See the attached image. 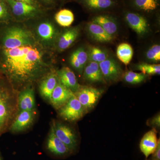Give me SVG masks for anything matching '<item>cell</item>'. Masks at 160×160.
<instances>
[{"label":"cell","mask_w":160,"mask_h":160,"mask_svg":"<svg viewBox=\"0 0 160 160\" xmlns=\"http://www.w3.org/2000/svg\"><path fill=\"white\" fill-rule=\"evenodd\" d=\"M38 42L9 49H0V70L14 87L29 85L47 72L49 65Z\"/></svg>","instance_id":"6da1fadb"},{"label":"cell","mask_w":160,"mask_h":160,"mask_svg":"<svg viewBox=\"0 0 160 160\" xmlns=\"http://www.w3.org/2000/svg\"><path fill=\"white\" fill-rule=\"evenodd\" d=\"M17 111V98L15 93L0 78V135L9 128Z\"/></svg>","instance_id":"7a4b0ae2"},{"label":"cell","mask_w":160,"mask_h":160,"mask_svg":"<svg viewBox=\"0 0 160 160\" xmlns=\"http://www.w3.org/2000/svg\"><path fill=\"white\" fill-rule=\"evenodd\" d=\"M34 36L29 30L19 26L6 28L0 37V49H9L37 43Z\"/></svg>","instance_id":"3957f363"},{"label":"cell","mask_w":160,"mask_h":160,"mask_svg":"<svg viewBox=\"0 0 160 160\" xmlns=\"http://www.w3.org/2000/svg\"><path fill=\"white\" fill-rule=\"evenodd\" d=\"M12 16L17 19L25 20L37 17L43 12L42 7H38L13 0H6Z\"/></svg>","instance_id":"277c9868"},{"label":"cell","mask_w":160,"mask_h":160,"mask_svg":"<svg viewBox=\"0 0 160 160\" xmlns=\"http://www.w3.org/2000/svg\"><path fill=\"white\" fill-rule=\"evenodd\" d=\"M122 13L126 22L137 34L143 36L149 32V22L142 13L129 8L125 9Z\"/></svg>","instance_id":"5b68a950"},{"label":"cell","mask_w":160,"mask_h":160,"mask_svg":"<svg viewBox=\"0 0 160 160\" xmlns=\"http://www.w3.org/2000/svg\"><path fill=\"white\" fill-rule=\"evenodd\" d=\"M103 93L101 89L91 86H80L74 95L88 112L97 105Z\"/></svg>","instance_id":"8992f818"},{"label":"cell","mask_w":160,"mask_h":160,"mask_svg":"<svg viewBox=\"0 0 160 160\" xmlns=\"http://www.w3.org/2000/svg\"><path fill=\"white\" fill-rule=\"evenodd\" d=\"M87 113L75 95L58 110V113L60 117L70 122H76L81 119Z\"/></svg>","instance_id":"52a82bcc"},{"label":"cell","mask_w":160,"mask_h":160,"mask_svg":"<svg viewBox=\"0 0 160 160\" xmlns=\"http://www.w3.org/2000/svg\"><path fill=\"white\" fill-rule=\"evenodd\" d=\"M55 134L68 148L72 153L75 152L78 147L77 137L69 126L59 122H54L51 125Z\"/></svg>","instance_id":"ba28073f"},{"label":"cell","mask_w":160,"mask_h":160,"mask_svg":"<svg viewBox=\"0 0 160 160\" xmlns=\"http://www.w3.org/2000/svg\"><path fill=\"white\" fill-rule=\"evenodd\" d=\"M77 2L87 11L98 14L113 10L120 5L119 0H77Z\"/></svg>","instance_id":"9c48e42d"},{"label":"cell","mask_w":160,"mask_h":160,"mask_svg":"<svg viewBox=\"0 0 160 160\" xmlns=\"http://www.w3.org/2000/svg\"><path fill=\"white\" fill-rule=\"evenodd\" d=\"M46 151L54 157H66L72 154L69 148L56 136L51 126L49 136L45 144Z\"/></svg>","instance_id":"30bf717a"},{"label":"cell","mask_w":160,"mask_h":160,"mask_svg":"<svg viewBox=\"0 0 160 160\" xmlns=\"http://www.w3.org/2000/svg\"><path fill=\"white\" fill-rule=\"evenodd\" d=\"M105 82H118L122 75L123 71L119 63L114 59L108 58L99 64Z\"/></svg>","instance_id":"8fae6325"},{"label":"cell","mask_w":160,"mask_h":160,"mask_svg":"<svg viewBox=\"0 0 160 160\" xmlns=\"http://www.w3.org/2000/svg\"><path fill=\"white\" fill-rule=\"evenodd\" d=\"M35 118L34 111L18 112L9 127V129L12 132H19L25 131L32 126Z\"/></svg>","instance_id":"7c38bea8"},{"label":"cell","mask_w":160,"mask_h":160,"mask_svg":"<svg viewBox=\"0 0 160 160\" xmlns=\"http://www.w3.org/2000/svg\"><path fill=\"white\" fill-rule=\"evenodd\" d=\"M74 93L62 85L59 81L52 92L50 103L56 110H58L65 105Z\"/></svg>","instance_id":"4fadbf2b"},{"label":"cell","mask_w":160,"mask_h":160,"mask_svg":"<svg viewBox=\"0 0 160 160\" xmlns=\"http://www.w3.org/2000/svg\"><path fill=\"white\" fill-rule=\"evenodd\" d=\"M18 112L21 111H34L36 109L34 89L29 86L20 92L17 99Z\"/></svg>","instance_id":"5bb4252c"},{"label":"cell","mask_w":160,"mask_h":160,"mask_svg":"<svg viewBox=\"0 0 160 160\" xmlns=\"http://www.w3.org/2000/svg\"><path fill=\"white\" fill-rule=\"evenodd\" d=\"M59 79L56 72H50L42 79L39 86V90L42 98L50 102L52 92L58 83Z\"/></svg>","instance_id":"9a60e30c"},{"label":"cell","mask_w":160,"mask_h":160,"mask_svg":"<svg viewBox=\"0 0 160 160\" xmlns=\"http://www.w3.org/2000/svg\"><path fill=\"white\" fill-rule=\"evenodd\" d=\"M91 22L99 25L113 37L114 38V36L117 33L118 26L116 18L109 13L104 12L96 14L92 18Z\"/></svg>","instance_id":"2e32d148"},{"label":"cell","mask_w":160,"mask_h":160,"mask_svg":"<svg viewBox=\"0 0 160 160\" xmlns=\"http://www.w3.org/2000/svg\"><path fill=\"white\" fill-rule=\"evenodd\" d=\"M36 32L40 41L46 45L53 42L57 37L56 28L49 21L40 23L37 27Z\"/></svg>","instance_id":"e0dca14e"},{"label":"cell","mask_w":160,"mask_h":160,"mask_svg":"<svg viewBox=\"0 0 160 160\" xmlns=\"http://www.w3.org/2000/svg\"><path fill=\"white\" fill-rule=\"evenodd\" d=\"M80 32V28L78 26L71 27L63 32L58 39V50L62 52L69 48L77 39Z\"/></svg>","instance_id":"ac0fdd59"},{"label":"cell","mask_w":160,"mask_h":160,"mask_svg":"<svg viewBox=\"0 0 160 160\" xmlns=\"http://www.w3.org/2000/svg\"><path fill=\"white\" fill-rule=\"evenodd\" d=\"M157 131L155 128L149 130L143 136L140 143L141 152L147 158L153 153L158 144Z\"/></svg>","instance_id":"d6986e66"},{"label":"cell","mask_w":160,"mask_h":160,"mask_svg":"<svg viewBox=\"0 0 160 160\" xmlns=\"http://www.w3.org/2000/svg\"><path fill=\"white\" fill-rule=\"evenodd\" d=\"M56 72L60 82L73 93H75L79 89L81 86L76 76L69 67H63Z\"/></svg>","instance_id":"ffe728a7"},{"label":"cell","mask_w":160,"mask_h":160,"mask_svg":"<svg viewBox=\"0 0 160 160\" xmlns=\"http://www.w3.org/2000/svg\"><path fill=\"white\" fill-rule=\"evenodd\" d=\"M129 9L142 13H152L158 9L160 0H129Z\"/></svg>","instance_id":"44dd1931"},{"label":"cell","mask_w":160,"mask_h":160,"mask_svg":"<svg viewBox=\"0 0 160 160\" xmlns=\"http://www.w3.org/2000/svg\"><path fill=\"white\" fill-rule=\"evenodd\" d=\"M88 62V51L83 47H79L73 51L69 58L70 65L80 74H82Z\"/></svg>","instance_id":"7402d4cb"},{"label":"cell","mask_w":160,"mask_h":160,"mask_svg":"<svg viewBox=\"0 0 160 160\" xmlns=\"http://www.w3.org/2000/svg\"><path fill=\"white\" fill-rule=\"evenodd\" d=\"M84 79L90 83H103L105 81L98 63L88 61L83 72Z\"/></svg>","instance_id":"603a6c76"},{"label":"cell","mask_w":160,"mask_h":160,"mask_svg":"<svg viewBox=\"0 0 160 160\" xmlns=\"http://www.w3.org/2000/svg\"><path fill=\"white\" fill-rule=\"evenodd\" d=\"M86 29L92 38L98 42L109 43L114 39V38L108 34L101 26L91 21L87 23Z\"/></svg>","instance_id":"cb8c5ba5"},{"label":"cell","mask_w":160,"mask_h":160,"mask_svg":"<svg viewBox=\"0 0 160 160\" xmlns=\"http://www.w3.org/2000/svg\"><path fill=\"white\" fill-rule=\"evenodd\" d=\"M54 19L59 26L68 27L74 22V15L72 12L69 9H61L55 14Z\"/></svg>","instance_id":"d4e9b609"},{"label":"cell","mask_w":160,"mask_h":160,"mask_svg":"<svg viewBox=\"0 0 160 160\" xmlns=\"http://www.w3.org/2000/svg\"><path fill=\"white\" fill-rule=\"evenodd\" d=\"M133 55V49L131 45L128 43H121L118 46L117 49V57L122 63L126 66L131 62Z\"/></svg>","instance_id":"484cf974"},{"label":"cell","mask_w":160,"mask_h":160,"mask_svg":"<svg viewBox=\"0 0 160 160\" xmlns=\"http://www.w3.org/2000/svg\"><path fill=\"white\" fill-rule=\"evenodd\" d=\"M88 61L95 62L98 64L109 58L107 52L96 46L90 47L88 51Z\"/></svg>","instance_id":"4316f807"},{"label":"cell","mask_w":160,"mask_h":160,"mask_svg":"<svg viewBox=\"0 0 160 160\" xmlns=\"http://www.w3.org/2000/svg\"><path fill=\"white\" fill-rule=\"evenodd\" d=\"M136 69L146 75H160V64H150L142 62L137 64Z\"/></svg>","instance_id":"83f0119b"},{"label":"cell","mask_w":160,"mask_h":160,"mask_svg":"<svg viewBox=\"0 0 160 160\" xmlns=\"http://www.w3.org/2000/svg\"><path fill=\"white\" fill-rule=\"evenodd\" d=\"M147 77V75L142 72L138 73L131 71L126 72L123 75L125 82L133 85L142 82L146 80Z\"/></svg>","instance_id":"f1b7e54d"},{"label":"cell","mask_w":160,"mask_h":160,"mask_svg":"<svg viewBox=\"0 0 160 160\" xmlns=\"http://www.w3.org/2000/svg\"><path fill=\"white\" fill-rule=\"evenodd\" d=\"M146 59L153 63H158L160 61V46L154 44L149 48L146 52Z\"/></svg>","instance_id":"f546056e"},{"label":"cell","mask_w":160,"mask_h":160,"mask_svg":"<svg viewBox=\"0 0 160 160\" xmlns=\"http://www.w3.org/2000/svg\"><path fill=\"white\" fill-rule=\"evenodd\" d=\"M12 17L10 9L6 1L0 2V23L7 22Z\"/></svg>","instance_id":"4dcf8cb0"},{"label":"cell","mask_w":160,"mask_h":160,"mask_svg":"<svg viewBox=\"0 0 160 160\" xmlns=\"http://www.w3.org/2000/svg\"><path fill=\"white\" fill-rule=\"evenodd\" d=\"M152 160H160V140L159 139L156 149L152 153Z\"/></svg>","instance_id":"1f68e13d"},{"label":"cell","mask_w":160,"mask_h":160,"mask_svg":"<svg viewBox=\"0 0 160 160\" xmlns=\"http://www.w3.org/2000/svg\"><path fill=\"white\" fill-rule=\"evenodd\" d=\"M150 125L155 127L160 128V115L159 113L152 118L150 121Z\"/></svg>","instance_id":"d6a6232c"},{"label":"cell","mask_w":160,"mask_h":160,"mask_svg":"<svg viewBox=\"0 0 160 160\" xmlns=\"http://www.w3.org/2000/svg\"><path fill=\"white\" fill-rule=\"evenodd\" d=\"M13 1H17V2H22L27 3L30 4L32 6H38V7H42L41 4L39 2L38 0H13Z\"/></svg>","instance_id":"836d02e7"},{"label":"cell","mask_w":160,"mask_h":160,"mask_svg":"<svg viewBox=\"0 0 160 160\" xmlns=\"http://www.w3.org/2000/svg\"><path fill=\"white\" fill-rule=\"evenodd\" d=\"M38 1L41 4V3H42L47 6H51L55 5L58 0H38Z\"/></svg>","instance_id":"e575fe53"},{"label":"cell","mask_w":160,"mask_h":160,"mask_svg":"<svg viewBox=\"0 0 160 160\" xmlns=\"http://www.w3.org/2000/svg\"><path fill=\"white\" fill-rule=\"evenodd\" d=\"M4 1H6V0H0V2H4Z\"/></svg>","instance_id":"d590c367"},{"label":"cell","mask_w":160,"mask_h":160,"mask_svg":"<svg viewBox=\"0 0 160 160\" xmlns=\"http://www.w3.org/2000/svg\"><path fill=\"white\" fill-rule=\"evenodd\" d=\"M0 160H2V157H1V156H0Z\"/></svg>","instance_id":"8d00e7d4"},{"label":"cell","mask_w":160,"mask_h":160,"mask_svg":"<svg viewBox=\"0 0 160 160\" xmlns=\"http://www.w3.org/2000/svg\"><path fill=\"white\" fill-rule=\"evenodd\" d=\"M61 1H65V0H61Z\"/></svg>","instance_id":"74e56055"}]
</instances>
